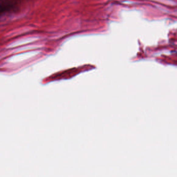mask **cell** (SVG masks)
<instances>
[{"label": "cell", "instance_id": "obj_1", "mask_svg": "<svg viewBox=\"0 0 177 177\" xmlns=\"http://www.w3.org/2000/svg\"><path fill=\"white\" fill-rule=\"evenodd\" d=\"M3 4L2 3V2H0V15L3 12V11L4 10Z\"/></svg>", "mask_w": 177, "mask_h": 177}]
</instances>
